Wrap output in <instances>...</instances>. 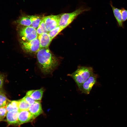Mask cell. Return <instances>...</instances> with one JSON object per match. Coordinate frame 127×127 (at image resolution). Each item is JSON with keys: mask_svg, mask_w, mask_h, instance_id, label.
Instances as JSON below:
<instances>
[{"mask_svg": "<svg viewBox=\"0 0 127 127\" xmlns=\"http://www.w3.org/2000/svg\"><path fill=\"white\" fill-rule=\"evenodd\" d=\"M3 77L0 74V89L2 87L3 83Z\"/></svg>", "mask_w": 127, "mask_h": 127, "instance_id": "cb8c5ba5", "label": "cell"}, {"mask_svg": "<svg viewBox=\"0 0 127 127\" xmlns=\"http://www.w3.org/2000/svg\"><path fill=\"white\" fill-rule=\"evenodd\" d=\"M64 28L60 26H58L52 30L48 32V34L52 40Z\"/></svg>", "mask_w": 127, "mask_h": 127, "instance_id": "ac0fdd59", "label": "cell"}, {"mask_svg": "<svg viewBox=\"0 0 127 127\" xmlns=\"http://www.w3.org/2000/svg\"><path fill=\"white\" fill-rule=\"evenodd\" d=\"M34 119L28 110L19 111L18 119L19 125L31 121Z\"/></svg>", "mask_w": 127, "mask_h": 127, "instance_id": "ba28073f", "label": "cell"}, {"mask_svg": "<svg viewBox=\"0 0 127 127\" xmlns=\"http://www.w3.org/2000/svg\"><path fill=\"white\" fill-rule=\"evenodd\" d=\"M36 30L37 33L39 35L44 33H48V32L46 28L44 17Z\"/></svg>", "mask_w": 127, "mask_h": 127, "instance_id": "e0dca14e", "label": "cell"}, {"mask_svg": "<svg viewBox=\"0 0 127 127\" xmlns=\"http://www.w3.org/2000/svg\"><path fill=\"white\" fill-rule=\"evenodd\" d=\"M89 9V8L81 7L72 12L62 13L59 21V26L64 29L69 25L78 16Z\"/></svg>", "mask_w": 127, "mask_h": 127, "instance_id": "3957f363", "label": "cell"}, {"mask_svg": "<svg viewBox=\"0 0 127 127\" xmlns=\"http://www.w3.org/2000/svg\"><path fill=\"white\" fill-rule=\"evenodd\" d=\"M30 106L23 98L19 101V111L28 110Z\"/></svg>", "mask_w": 127, "mask_h": 127, "instance_id": "2e32d148", "label": "cell"}, {"mask_svg": "<svg viewBox=\"0 0 127 127\" xmlns=\"http://www.w3.org/2000/svg\"><path fill=\"white\" fill-rule=\"evenodd\" d=\"M97 74L93 73L78 88L82 93L89 94L93 86L96 82Z\"/></svg>", "mask_w": 127, "mask_h": 127, "instance_id": "8992f818", "label": "cell"}, {"mask_svg": "<svg viewBox=\"0 0 127 127\" xmlns=\"http://www.w3.org/2000/svg\"><path fill=\"white\" fill-rule=\"evenodd\" d=\"M9 101L5 95L0 91V107H5Z\"/></svg>", "mask_w": 127, "mask_h": 127, "instance_id": "d6986e66", "label": "cell"}, {"mask_svg": "<svg viewBox=\"0 0 127 127\" xmlns=\"http://www.w3.org/2000/svg\"><path fill=\"white\" fill-rule=\"evenodd\" d=\"M40 48H48L52 40L48 33H44L39 35Z\"/></svg>", "mask_w": 127, "mask_h": 127, "instance_id": "8fae6325", "label": "cell"}, {"mask_svg": "<svg viewBox=\"0 0 127 127\" xmlns=\"http://www.w3.org/2000/svg\"><path fill=\"white\" fill-rule=\"evenodd\" d=\"M17 31L20 36L24 41H29L38 37L36 29L31 26L18 25Z\"/></svg>", "mask_w": 127, "mask_h": 127, "instance_id": "277c9868", "label": "cell"}, {"mask_svg": "<svg viewBox=\"0 0 127 127\" xmlns=\"http://www.w3.org/2000/svg\"><path fill=\"white\" fill-rule=\"evenodd\" d=\"M114 16L116 20L118 26L120 27L123 28V25L122 20L121 9L114 7L111 4Z\"/></svg>", "mask_w": 127, "mask_h": 127, "instance_id": "4fadbf2b", "label": "cell"}, {"mask_svg": "<svg viewBox=\"0 0 127 127\" xmlns=\"http://www.w3.org/2000/svg\"><path fill=\"white\" fill-rule=\"evenodd\" d=\"M44 91L43 88L38 90H30L27 92L26 95L30 96L36 101H40Z\"/></svg>", "mask_w": 127, "mask_h": 127, "instance_id": "7c38bea8", "label": "cell"}, {"mask_svg": "<svg viewBox=\"0 0 127 127\" xmlns=\"http://www.w3.org/2000/svg\"><path fill=\"white\" fill-rule=\"evenodd\" d=\"M23 98L30 105L33 104L36 101L30 96L26 95Z\"/></svg>", "mask_w": 127, "mask_h": 127, "instance_id": "44dd1931", "label": "cell"}, {"mask_svg": "<svg viewBox=\"0 0 127 127\" xmlns=\"http://www.w3.org/2000/svg\"><path fill=\"white\" fill-rule=\"evenodd\" d=\"M7 112L6 107H0V121L2 120L5 117Z\"/></svg>", "mask_w": 127, "mask_h": 127, "instance_id": "ffe728a7", "label": "cell"}, {"mask_svg": "<svg viewBox=\"0 0 127 127\" xmlns=\"http://www.w3.org/2000/svg\"><path fill=\"white\" fill-rule=\"evenodd\" d=\"M28 111L34 119L42 114L43 111L40 101H36L30 105Z\"/></svg>", "mask_w": 127, "mask_h": 127, "instance_id": "9c48e42d", "label": "cell"}, {"mask_svg": "<svg viewBox=\"0 0 127 127\" xmlns=\"http://www.w3.org/2000/svg\"><path fill=\"white\" fill-rule=\"evenodd\" d=\"M37 57L39 67L44 74L52 72L59 63L58 59L48 47L40 48L37 53Z\"/></svg>", "mask_w": 127, "mask_h": 127, "instance_id": "6da1fadb", "label": "cell"}, {"mask_svg": "<svg viewBox=\"0 0 127 127\" xmlns=\"http://www.w3.org/2000/svg\"><path fill=\"white\" fill-rule=\"evenodd\" d=\"M93 73L91 67L79 66L75 71L67 75L73 79L79 87Z\"/></svg>", "mask_w": 127, "mask_h": 127, "instance_id": "7a4b0ae2", "label": "cell"}, {"mask_svg": "<svg viewBox=\"0 0 127 127\" xmlns=\"http://www.w3.org/2000/svg\"><path fill=\"white\" fill-rule=\"evenodd\" d=\"M21 48L26 52L37 53L40 49V42L38 37L29 41L20 40Z\"/></svg>", "mask_w": 127, "mask_h": 127, "instance_id": "5b68a950", "label": "cell"}, {"mask_svg": "<svg viewBox=\"0 0 127 127\" xmlns=\"http://www.w3.org/2000/svg\"><path fill=\"white\" fill-rule=\"evenodd\" d=\"M14 22L18 25L25 26H30L31 24V20L28 15L21 16Z\"/></svg>", "mask_w": 127, "mask_h": 127, "instance_id": "5bb4252c", "label": "cell"}, {"mask_svg": "<svg viewBox=\"0 0 127 127\" xmlns=\"http://www.w3.org/2000/svg\"><path fill=\"white\" fill-rule=\"evenodd\" d=\"M10 102L11 105L14 107L18 108L19 101H10Z\"/></svg>", "mask_w": 127, "mask_h": 127, "instance_id": "603a6c76", "label": "cell"}, {"mask_svg": "<svg viewBox=\"0 0 127 127\" xmlns=\"http://www.w3.org/2000/svg\"><path fill=\"white\" fill-rule=\"evenodd\" d=\"M19 110H15L7 112L6 121L9 125L18 124Z\"/></svg>", "mask_w": 127, "mask_h": 127, "instance_id": "30bf717a", "label": "cell"}, {"mask_svg": "<svg viewBox=\"0 0 127 127\" xmlns=\"http://www.w3.org/2000/svg\"><path fill=\"white\" fill-rule=\"evenodd\" d=\"M61 14L56 15H51L44 17L46 30L49 32L59 26Z\"/></svg>", "mask_w": 127, "mask_h": 127, "instance_id": "52a82bcc", "label": "cell"}, {"mask_svg": "<svg viewBox=\"0 0 127 127\" xmlns=\"http://www.w3.org/2000/svg\"><path fill=\"white\" fill-rule=\"evenodd\" d=\"M121 10L122 20L123 22L127 20V10L124 8Z\"/></svg>", "mask_w": 127, "mask_h": 127, "instance_id": "7402d4cb", "label": "cell"}, {"mask_svg": "<svg viewBox=\"0 0 127 127\" xmlns=\"http://www.w3.org/2000/svg\"><path fill=\"white\" fill-rule=\"evenodd\" d=\"M28 16L31 21L30 26L36 29L44 17L36 15H28Z\"/></svg>", "mask_w": 127, "mask_h": 127, "instance_id": "9a60e30c", "label": "cell"}]
</instances>
